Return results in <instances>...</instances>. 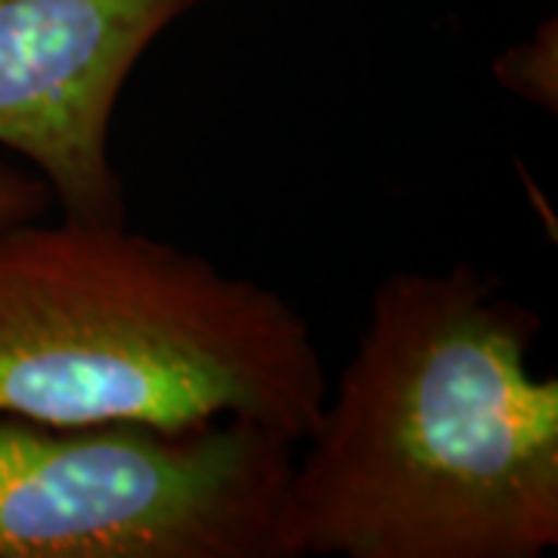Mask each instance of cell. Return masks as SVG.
Listing matches in <instances>:
<instances>
[{"mask_svg": "<svg viewBox=\"0 0 558 558\" xmlns=\"http://www.w3.org/2000/svg\"><path fill=\"white\" fill-rule=\"evenodd\" d=\"M478 267L398 270L292 462L299 556L539 558L558 546V379Z\"/></svg>", "mask_w": 558, "mask_h": 558, "instance_id": "cell-1", "label": "cell"}, {"mask_svg": "<svg viewBox=\"0 0 558 558\" xmlns=\"http://www.w3.org/2000/svg\"><path fill=\"white\" fill-rule=\"evenodd\" d=\"M326 391L307 319L255 279L128 223L0 227V416L240 418L299 447Z\"/></svg>", "mask_w": 558, "mask_h": 558, "instance_id": "cell-2", "label": "cell"}, {"mask_svg": "<svg viewBox=\"0 0 558 558\" xmlns=\"http://www.w3.org/2000/svg\"><path fill=\"white\" fill-rule=\"evenodd\" d=\"M295 450L240 418L0 416V558H301Z\"/></svg>", "mask_w": 558, "mask_h": 558, "instance_id": "cell-3", "label": "cell"}, {"mask_svg": "<svg viewBox=\"0 0 558 558\" xmlns=\"http://www.w3.org/2000/svg\"><path fill=\"white\" fill-rule=\"evenodd\" d=\"M208 0H0V146L65 218L128 223L112 165L121 90L149 47Z\"/></svg>", "mask_w": 558, "mask_h": 558, "instance_id": "cell-4", "label": "cell"}, {"mask_svg": "<svg viewBox=\"0 0 558 558\" xmlns=\"http://www.w3.org/2000/svg\"><path fill=\"white\" fill-rule=\"evenodd\" d=\"M494 78L521 100L539 109H558V25L543 22L537 32L494 60Z\"/></svg>", "mask_w": 558, "mask_h": 558, "instance_id": "cell-5", "label": "cell"}, {"mask_svg": "<svg viewBox=\"0 0 558 558\" xmlns=\"http://www.w3.org/2000/svg\"><path fill=\"white\" fill-rule=\"evenodd\" d=\"M50 205L53 196L32 168L0 159V227L44 218Z\"/></svg>", "mask_w": 558, "mask_h": 558, "instance_id": "cell-6", "label": "cell"}]
</instances>
